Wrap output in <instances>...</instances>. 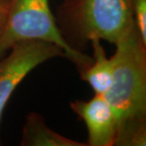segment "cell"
<instances>
[{
  "label": "cell",
  "instance_id": "8992f818",
  "mask_svg": "<svg viewBox=\"0 0 146 146\" xmlns=\"http://www.w3.org/2000/svg\"><path fill=\"white\" fill-rule=\"evenodd\" d=\"M22 146H86V143L73 141L50 129L43 117L31 112L28 115L22 131Z\"/></svg>",
  "mask_w": 146,
  "mask_h": 146
},
{
  "label": "cell",
  "instance_id": "9c48e42d",
  "mask_svg": "<svg viewBox=\"0 0 146 146\" xmlns=\"http://www.w3.org/2000/svg\"><path fill=\"white\" fill-rule=\"evenodd\" d=\"M132 13L137 30L146 45V0H132Z\"/></svg>",
  "mask_w": 146,
  "mask_h": 146
},
{
  "label": "cell",
  "instance_id": "277c9868",
  "mask_svg": "<svg viewBox=\"0 0 146 146\" xmlns=\"http://www.w3.org/2000/svg\"><path fill=\"white\" fill-rule=\"evenodd\" d=\"M66 57L60 46L40 40L18 42L0 58V122L9 99L24 78L41 64L52 58Z\"/></svg>",
  "mask_w": 146,
  "mask_h": 146
},
{
  "label": "cell",
  "instance_id": "7a4b0ae2",
  "mask_svg": "<svg viewBox=\"0 0 146 146\" xmlns=\"http://www.w3.org/2000/svg\"><path fill=\"white\" fill-rule=\"evenodd\" d=\"M27 40L53 43L65 52L80 72L89 66L93 58L79 51L65 39L49 8V0H10L6 23L0 34V58L14 44Z\"/></svg>",
  "mask_w": 146,
  "mask_h": 146
},
{
  "label": "cell",
  "instance_id": "8fae6325",
  "mask_svg": "<svg viewBox=\"0 0 146 146\" xmlns=\"http://www.w3.org/2000/svg\"><path fill=\"white\" fill-rule=\"evenodd\" d=\"M2 1H4V0H0V3H1Z\"/></svg>",
  "mask_w": 146,
  "mask_h": 146
},
{
  "label": "cell",
  "instance_id": "52a82bcc",
  "mask_svg": "<svg viewBox=\"0 0 146 146\" xmlns=\"http://www.w3.org/2000/svg\"><path fill=\"white\" fill-rule=\"evenodd\" d=\"M90 42L93 48V62L81 71V78L91 86L95 94L104 95L112 82L114 62L112 57L106 56L100 39L94 38Z\"/></svg>",
  "mask_w": 146,
  "mask_h": 146
},
{
  "label": "cell",
  "instance_id": "ba28073f",
  "mask_svg": "<svg viewBox=\"0 0 146 146\" xmlns=\"http://www.w3.org/2000/svg\"><path fill=\"white\" fill-rule=\"evenodd\" d=\"M145 142V118H141L130 119L119 125L114 145L144 146Z\"/></svg>",
  "mask_w": 146,
  "mask_h": 146
},
{
  "label": "cell",
  "instance_id": "5b68a950",
  "mask_svg": "<svg viewBox=\"0 0 146 146\" xmlns=\"http://www.w3.org/2000/svg\"><path fill=\"white\" fill-rule=\"evenodd\" d=\"M72 110L84 121L89 146H113L115 144L118 121L115 112L104 95L95 94L89 101L70 103Z\"/></svg>",
  "mask_w": 146,
  "mask_h": 146
},
{
  "label": "cell",
  "instance_id": "6da1fadb",
  "mask_svg": "<svg viewBox=\"0 0 146 146\" xmlns=\"http://www.w3.org/2000/svg\"><path fill=\"white\" fill-rule=\"evenodd\" d=\"M115 46L112 82L104 96L115 112L119 128L130 119L145 118L146 45L135 26Z\"/></svg>",
  "mask_w": 146,
  "mask_h": 146
},
{
  "label": "cell",
  "instance_id": "3957f363",
  "mask_svg": "<svg viewBox=\"0 0 146 146\" xmlns=\"http://www.w3.org/2000/svg\"><path fill=\"white\" fill-rule=\"evenodd\" d=\"M79 37L116 45L135 27L132 0H68Z\"/></svg>",
  "mask_w": 146,
  "mask_h": 146
},
{
  "label": "cell",
  "instance_id": "30bf717a",
  "mask_svg": "<svg viewBox=\"0 0 146 146\" xmlns=\"http://www.w3.org/2000/svg\"><path fill=\"white\" fill-rule=\"evenodd\" d=\"M9 2H10V0H4V1L0 3V34H1L3 29H4L6 19H7L9 11Z\"/></svg>",
  "mask_w": 146,
  "mask_h": 146
}]
</instances>
